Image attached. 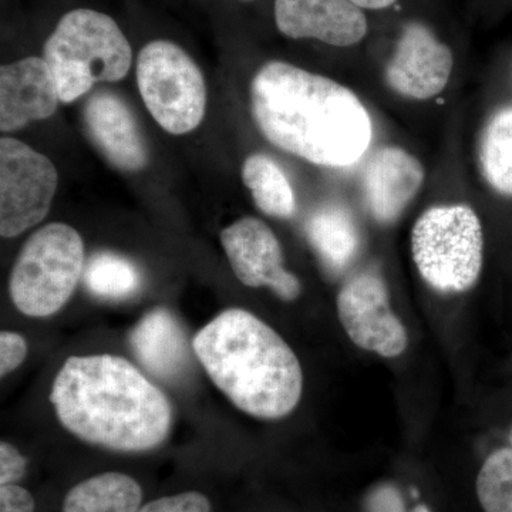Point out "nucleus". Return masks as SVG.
<instances>
[{
	"mask_svg": "<svg viewBox=\"0 0 512 512\" xmlns=\"http://www.w3.org/2000/svg\"><path fill=\"white\" fill-rule=\"evenodd\" d=\"M251 110L269 143L322 167H350L372 144V119L359 97L293 64L262 66L252 80Z\"/></svg>",
	"mask_w": 512,
	"mask_h": 512,
	"instance_id": "1",
	"label": "nucleus"
},
{
	"mask_svg": "<svg viewBox=\"0 0 512 512\" xmlns=\"http://www.w3.org/2000/svg\"><path fill=\"white\" fill-rule=\"evenodd\" d=\"M60 423L83 441L116 451L160 446L173 423L165 394L119 356H72L53 382Z\"/></svg>",
	"mask_w": 512,
	"mask_h": 512,
	"instance_id": "2",
	"label": "nucleus"
},
{
	"mask_svg": "<svg viewBox=\"0 0 512 512\" xmlns=\"http://www.w3.org/2000/svg\"><path fill=\"white\" fill-rule=\"evenodd\" d=\"M215 386L242 412L282 419L298 406L301 363L278 333L244 309L224 311L192 340Z\"/></svg>",
	"mask_w": 512,
	"mask_h": 512,
	"instance_id": "3",
	"label": "nucleus"
},
{
	"mask_svg": "<svg viewBox=\"0 0 512 512\" xmlns=\"http://www.w3.org/2000/svg\"><path fill=\"white\" fill-rule=\"evenodd\" d=\"M49 64L62 103L89 93L94 84L120 82L130 72L133 50L113 18L92 9L66 13L47 39Z\"/></svg>",
	"mask_w": 512,
	"mask_h": 512,
	"instance_id": "4",
	"label": "nucleus"
},
{
	"mask_svg": "<svg viewBox=\"0 0 512 512\" xmlns=\"http://www.w3.org/2000/svg\"><path fill=\"white\" fill-rule=\"evenodd\" d=\"M83 274L82 237L55 222L37 229L23 245L10 275V296L23 315L47 318L72 298Z\"/></svg>",
	"mask_w": 512,
	"mask_h": 512,
	"instance_id": "5",
	"label": "nucleus"
},
{
	"mask_svg": "<svg viewBox=\"0 0 512 512\" xmlns=\"http://www.w3.org/2000/svg\"><path fill=\"white\" fill-rule=\"evenodd\" d=\"M483 228L467 205L424 212L412 232V254L421 278L443 293L473 288L483 269Z\"/></svg>",
	"mask_w": 512,
	"mask_h": 512,
	"instance_id": "6",
	"label": "nucleus"
},
{
	"mask_svg": "<svg viewBox=\"0 0 512 512\" xmlns=\"http://www.w3.org/2000/svg\"><path fill=\"white\" fill-rule=\"evenodd\" d=\"M137 84L154 120L174 136L195 130L207 110V86L197 63L170 40H154L137 60Z\"/></svg>",
	"mask_w": 512,
	"mask_h": 512,
	"instance_id": "7",
	"label": "nucleus"
},
{
	"mask_svg": "<svg viewBox=\"0 0 512 512\" xmlns=\"http://www.w3.org/2000/svg\"><path fill=\"white\" fill-rule=\"evenodd\" d=\"M59 174L55 164L16 138L0 140V235L18 237L45 220Z\"/></svg>",
	"mask_w": 512,
	"mask_h": 512,
	"instance_id": "8",
	"label": "nucleus"
},
{
	"mask_svg": "<svg viewBox=\"0 0 512 512\" xmlns=\"http://www.w3.org/2000/svg\"><path fill=\"white\" fill-rule=\"evenodd\" d=\"M338 315L352 342L367 352L392 359L409 345L406 328L390 308L386 284L375 272L346 282L338 296Z\"/></svg>",
	"mask_w": 512,
	"mask_h": 512,
	"instance_id": "9",
	"label": "nucleus"
},
{
	"mask_svg": "<svg viewBox=\"0 0 512 512\" xmlns=\"http://www.w3.org/2000/svg\"><path fill=\"white\" fill-rule=\"evenodd\" d=\"M221 244L242 284L249 288L265 286L286 302L301 295V282L284 268L281 244L265 222L242 218L221 232Z\"/></svg>",
	"mask_w": 512,
	"mask_h": 512,
	"instance_id": "10",
	"label": "nucleus"
},
{
	"mask_svg": "<svg viewBox=\"0 0 512 512\" xmlns=\"http://www.w3.org/2000/svg\"><path fill=\"white\" fill-rule=\"evenodd\" d=\"M453 64L451 50L427 26L409 23L387 64L386 82L404 97L429 100L443 92Z\"/></svg>",
	"mask_w": 512,
	"mask_h": 512,
	"instance_id": "11",
	"label": "nucleus"
},
{
	"mask_svg": "<svg viewBox=\"0 0 512 512\" xmlns=\"http://www.w3.org/2000/svg\"><path fill=\"white\" fill-rule=\"evenodd\" d=\"M275 22L291 39L338 47L356 45L367 33L365 13L352 0H275Z\"/></svg>",
	"mask_w": 512,
	"mask_h": 512,
	"instance_id": "12",
	"label": "nucleus"
},
{
	"mask_svg": "<svg viewBox=\"0 0 512 512\" xmlns=\"http://www.w3.org/2000/svg\"><path fill=\"white\" fill-rule=\"evenodd\" d=\"M59 89L43 57H26L0 69V130L12 133L49 119L60 103Z\"/></svg>",
	"mask_w": 512,
	"mask_h": 512,
	"instance_id": "13",
	"label": "nucleus"
},
{
	"mask_svg": "<svg viewBox=\"0 0 512 512\" xmlns=\"http://www.w3.org/2000/svg\"><path fill=\"white\" fill-rule=\"evenodd\" d=\"M84 126L97 150L117 170H143L148 163L146 140L133 110L117 94H93L84 106Z\"/></svg>",
	"mask_w": 512,
	"mask_h": 512,
	"instance_id": "14",
	"label": "nucleus"
},
{
	"mask_svg": "<svg viewBox=\"0 0 512 512\" xmlns=\"http://www.w3.org/2000/svg\"><path fill=\"white\" fill-rule=\"evenodd\" d=\"M424 167L399 147H383L367 161L362 175L363 197L372 217L394 222L412 202L424 181Z\"/></svg>",
	"mask_w": 512,
	"mask_h": 512,
	"instance_id": "15",
	"label": "nucleus"
},
{
	"mask_svg": "<svg viewBox=\"0 0 512 512\" xmlns=\"http://www.w3.org/2000/svg\"><path fill=\"white\" fill-rule=\"evenodd\" d=\"M130 345L138 362L160 379H174L183 373L190 359L183 328L164 308L141 318L131 332Z\"/></svg>",
	"mask_w": 512,
	"mask_h": 512,
	"instance_id": "16",
	"label": "nucleus"
},
{
	"mask_svg": "<svg viewBox=\"0 0 512 512\" xmlns=\"http://www.w3.org/2000/svg\"><path fill=\"white\" fill-rule=\"evenodd\" d=\"M306 237L323 264L333 272L348 268L359 252V229L342 205H323L313 212L306 222Z\"/></svg>",
	"mask_w": 512,
	"mask_h": 512,
	"instance_id": "17",
	"label": "nucleus"
},
{
	"mask_svg": "<svg viewBox=\"0 0 512 512\" xmlns=\"http://www.w3.org/2000/svg\"><path fill=\"white\" fill-rule=\"evenodd\" d=\"M143 490L134 478L104 473L84 480L64 498L63 512H138Z\"/></svg>",
	"mask_w": 512,
	"mask_h": 512,
	"instance_id": "18",
	"label": "nucleus"
},
{
	"mask_svg": "<svg viewBox=\"0 0 512 512\" xmlns=\"http://www.w3.org/2000/svg\"><path fill=\"white\" fill-rule=\"evenodd\" d=\"M242 180L264 214L284 220L295 214V192L274 158L266 154L249 156L242 165Z\"/></svg>",
	"mask_w": 512,
	"mask_h": 512,
	"instance_id": "19",
	"label": "nucleus"
},
{
	"mask_svg": "<svg viewBox=\"0 0 512 512\" xmlns=\"http://www.w3.org/2000/svg\"><path fill=\"white\" fill-rule=\"evenodd\" d=\"M480 165L485 181L512 197V106L495 111L480 141Z\"/></svg>",
	"mask_w": 512,
	"mask_h": 512,
	"instance_id": "20",
	"label": "nucleus"
},
{
	"mask_svg": "<svg viewBox=\"0 0 512 512\" xmlns=\"http://www.w3.org/2000/svg\"><path fill=\"white\" fill-rule=\"evenodd\" d=\"M83 281L94 296L124 299L138 291L141 275L137 266L124 256L99 252L84 266Z\"/></svg>",
	"mask_w": 512,
	"mask_h": 512,
	"instance_id": "21",
	"label": "nucleus"
},
{
	"mask_svg": "<svg viewBox=\"0 0 512 512\" xmlns=\"http://www.w3.org/2000/svg\"><path fill=\"white\" fill-rule=\"evenodd\" d=\"M477 495L484 512H512V448H500L484 461Z\"/></svg>",
	"mask_w": 512,
	"mask_h": 512,
	"instance_id": "22",
	"label": "nucleus"
},
{
	"mask_svg": "<svg viewBox=\"0 0 512 512\" xmlns=\"http://www.w3.org/2000/svg\"><path fill=\"white\" fill-rule=\"evenodd\" d=\"M138 512H211V504L204 494L190 491L158 498L144 505Z\"/></svg>",
	"mask_w": 512,
	"mask_h": 512,
	"instance_id": "23",
	"label": "nucleus"
},
{
	"mask_svg": "<svg viewBox=\"0 0 512 512\" xmlns=\"http://www.w3.org/2000/svg\"><path fill=\"white\" fill-rule=\"evenodd\" d=\"M28 355V343L19 333H0V375H9L22 365Z\"/></svg>",
	"mask_w": 512,
	"mask_h": 512,
	"instance_id": "24",
	"label": "nucleus"
},
{
	"mask_svg": "<svg viewBox=\"0 0 512 512\" xmlns=\"http://www.w3.org/2000/svg\"><path fill=\"white\" fill-rule=\"evenodd\" d=\"M28 460L19 453L18 448L3 441L0 444V485L15 484L25 476Z\"/></svg>",
	"mask_w": 512,
	"mask_h": 512,
	"instance_id": "25",
	"label": "nucleus"
},
{
	"mask_svg": "<svg viewBox=\"0 0 512 512\" xmlns=\"http://www.w3.org/2000/svg\"><path fill=\"white\" fill-rule=\"evenodd\" d=\"M35 500L16 484L0 485V512H35Z\"/></svg>",
	"mask_w": 512,
	"mask_h": 512,
	"instance_id": "26",
	"label": "nucleus"
},
{
	"mask_svg": "<svg viewBox=\"0 0 512 512\" xmlns=\"http://www.w3.org/2000/svg\"><path fill=\"white\" fill-rule=\"evenodd\" d=\"M370 512H403L402 498L392 487H382L369 501Z\"/></svg>",
	"mask_w": 512,
	"mask_h": 512,
	"instance_id": "27",
	"label": "nucleus"
},
{
	"mask_svg": "<svg viewBox=\"0 0 512 512\" xmlns=\"http://www.w3.org/2000/svg\"><path fill=\"white\" fill-rule=\"evenodd\" d=\"M352 2L362 9H384L392 6L396 0H352Z\"/></svg>",
	"mask_w": 512,
	"mask_h": 512,
	"instance_id": "28",
	"label": "nucleus"
},
{
	"mask_svg": "<svg viewBox=\"0 0 512 512\" xmlns=\"http://www.w3.org/2000/svg\"><path fill=\"white\" fill-rule=\"evenodd\" d=\"M413 512H430V511H429V508L424 507V505H420V507H417L416 510H414Z\"/></svg>",
	"mask_w": 512,
	"mask_h": 512,
	"instance_id": "29",
	"label": "nucleus"
},
{
	"mask_svg": "<svg viewBox=\"0 0 512 512\" xmlns=\"http://www.w3.org/2000/svg\"><path fill=\"white\" fill-rule=\"evenodd\" d=\"M510 443H511V448H512V431H511V434H510Z\"/></svg>",
	"mask_w": 512,
	"mask_h": 512,
	"instance_id": "30",
	"label": "nucleus"
},
{
	"mask_svg": "<svg viewBox=\"0 0 512 512\" xmlns=\"http://www.w3.org/2000/svg\"><path fill=\"white\" fill-rule=\"evenodd\" d=\"M242 2H249V0H242Z\"/></svg>",
	"mask_w": 512,
	"mask_h": 512,
	"instance_id": "31",
	"label": "nucleus"
}]
</instances>
